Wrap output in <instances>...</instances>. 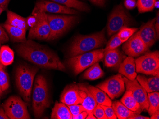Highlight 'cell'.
<instances>
[{"label": "cell", "mask_w": 159, "mask_h": 119, "mask_svg": "<svg viewBox=\"0 0 159 119\" xmlns=\"http://www.w3.org/2000/svg\"><path fill=\"white\" fill-rule=\"evenodd\" d=\"M16 51L21 57L39 67L61 71L66 70V67L54 52L32 40L18 45Z\"/></svg>", "instance_id": "obj_1"}, {"label": "cell", "mask_w": 159, "mask_h": 119, "mask_svg": "<svg viewBox=\"0 0 159 119\" xmlns=\"http://www.w3.org/2000/svg\"><path fill=\"white\" fill-rule=\"evenodd\" d=\"M106 42L103 29L100 32L87 35H78L69 49L70 57L81 55L103 46Z\"/></svg>", "instance_id": "obj_2"}, {"label": "cell", "mask_w": 159, "mask_h": 119, "mask_svg": "<svg viewBox=\"0 0 159 119\" xmlns=\"http://www.w3.org/2000/svg\"><path fill=\"white\" fill-rule=\"evenodd\" d=\"M33 108L35 118L42 117L50 105L48 83L42 74L37 75L35 79L33 94Z\"/></svg>", "instance_id": "obj_3"}, {"label": "cell", "mask_w": 159, "mask_h": 119, "mask_svg": "<svg viewBox=\"0 0 159 119\" xmlns=\"http://www.w3.org/2000/svg\"><path fill=\"white\" fill-rule=\"evenodd\" d=\"M39 69L28 65H20L16 72V85L23 99L27 104L31 102L35 76Z\"/></svg>", "instance_id": "obj_4"}, {"label": "cell", "mask_w": 159, "mask_h": 119, "mask_svg": "<svg viewBox=\"0 0 159 119\" xmlns=\"http://www.w3.org/2000/svg\"><path fill=\"white\" fill-rule=\"evenodd\" d=\"M50 28V34L47 40L58 39L72 27L78 20L76 15H52L47 14Z\"/></svg>", "instance_id": "obj_5"}, {"label": "cell", "mask_w": 159, "mask_h": 119, "mask_svg": "<svg viewBox=\"0 0 159 119\" xmlns=\"http://www.w3.org/2000/svg\"><path fill=\"white\" fill-rule=\"evenodd\" d=\"M104 57V49H100L70 57L67 61L68 66L77 75L93 65L102 61Z\"/></svg>", "instance_id": "obj_6"}, {"label": "cell", "mask_w": 159, "mask_h": 119, "mask_svg": "<svg viewBox=\"0 0 159 119\" xmlns=\"http://www.w3.org/2000/svg\"><path fill=\"white\" fill-rule=\"evenodd\" d=\"M32 15L35 21L29 32V40H47L51 31L46 12L35 7Z\"/></svg>", "instance_id": "obj_7"}, {"label": "cell", "mask_w": 159, "mask_h": 119, "mask_svg": "<svg viewBox=\"0 0 159 119\" xmlns=\"http://www.w3.org/2000/svg\"><path fill=\"white\" fill-rule=\"evenodd\" d=\"M132 23L133 19L127 11L121 4L118 5L113 9L108 19L107 25L108 36H111Z\"/></svg>", "instance_id": "obj_8"}, {"label": "cell", "mask_w": 159, "mask_h": 119, "mask_svg": "<svg viewBox=\"0 0 159 119\" xmlns=\"http://www.w3.org/2000/svg\"><path fill=\"white\" fill-rule=\"evenodd\" d=\"M136 72L152 76L159 75V51L149 52L135 59Z\"/></svg>", "instance_id": "obj_9"}, {"label": "cell", "mask_w": 159, "mask_h": 119, "mask_svg": "<svg viewBox=\"0 0 159 119\" xmlns=\"http://www.w3.org/2000/svg\"><path fill=\"white\" fill-rule=\"evenodd\" d=\"M3 109L9 119H31L26 104L18 96L9 97L4 103Z\"/></svg>", "instance_id": "obj_10"}, {"label": "cell", "mask_w": 159, "mask_h": 119, "mask_svg": "<svg viewBox=\"0 0 159 119\" xmlns=\"http://www.w3.org/2000/svg\"><path fill=\"white\" fill-rule=\"evenodd\" d=\"M96 87L105 92L111 99L120 96L125 91V83L121 74L113 75Z\"/></svg>", "instance_id": "obj_11"}, {"label": "cell", "mask_w": 159, "mask_h": 119, "mask_svg": "<svg viewBox=\"0 0 159 119\" xmlns=\"http://www.w3.org/2000/svg\"><path fill=\"white\" fill-rule=\"evenodd\" d=\"M126 90L131 91L133 96L137 102L140 104L142 111H148L149 108V100L148 95L145 89L141 86L137 80H133L123 77Z\"/></svg>", "instance_id": "obj_12"}, {"label": "cell", "mask_w": 159, "mask_h": 119, "mask_svg": "<svg viewBox=\"0 0 159 119\" xmlns=\"http://www.w3.org/2000/svg\"><path fill=\"white\" fill-rule=\"evenodd\" d=\"M149 49L138 36L137 32L122 46V50L125 54L132 57H139L147 52Z\"/></svg>", "instance_id": "obj_13"}, {"label": "cell", "mask_w": 159, "mask_h": 119, "mask_svg": "<svg viewBox=\"0 0 159 119\" xmlns=\"http://www.w3.org/2000/svg\"><path fill=\"white\" fill-rule=\"evenodd\" d=\"M84 94V91L80 89L78 85H70L66 87L62 92L60 101L67 106L81 104Z\"/></svg>", "instance_id": "obj_14"}, {"label": "cell", "mask_w": 159, "mask_h": 119, "mask_svg": "<svg viewBox=\"0 0 159 119\" xmlns=\"http://www.w3.org/2000/svg\"><path fill=\"white\" fill-rule=\"evenodd\" d=\"M35 7L44 12L51 13H62L71 15H76L78 13V11L74 9L70 8L56 2L46 0H41L37 2Z\"/></svg>", "instance_id": "obj_15"}, {"label": "cell", "mask_w": 159, "mask_h": 119, "mask_svg": "<svg viewBox=\"0 0 159 119\" xmlns=\"http://www.w3.org/2000/svg\"><path fill=\"white\" fill-rule=\"evenodd\" d=\"M155 21L156 17L147 22L137 32L138 36L148 48L153 46L158 39L155 28Z\"/></svg>", "instance_id": "obj_16"}, {"label": "cell", "mask_w": 159, "mask_h": 119, "mask_svg": "<svg viewBox=\"0 0 159 119\" xmlns=\"http://www.w3.org/2000/svg\"><path fill=\"white\" fill-rule=\"evenodd\" d=\"M125 58V56L118 49L104 51L103 59L107 67L119 68Z\"/></svg>", "instance_id": "obj_17"}, {"label": "cell", "mask_w": 159, "mask_h": 119, "mask_svg": "<svg viewBox=\"0 0 159 119\" xmlns=\"http://www.w3.org/2000/svg\"><path fill=\"white\" fill-rule=\"evenodd\" d=\"M118 71L128 79L134 80L137 76L135 59L130 57H125L120 65Z\"/></svg>", "instance_id": "obj_18"}, {"label": "cell", "mask_w": 159, "mask_h": 119, "mask_svg": "<svg viewBox=\"0 0 159 119\" xmlns=\"http://www.w3.org/2000/svg\"><path fill=\"white\" fill-rule=\"evenodd\" d=\"M136 80L147 93L158 92L159 90V75L147 78L143 75H138Z\"/></svg>", "instance_id": "obj_19"}, {"label": "cell", "mask_w": 159, "mask_h": 119, "mask_svg": "<svg viewBox=\"0 0 159 119\" xmlns=\"http://www.w3.org/2000/svg\"><path fill=\"white\" fill-rule=\"evenodd\" d=\"M4 24L25 30H27L29 27L27 18L9 10L7 11V20Z\"/></svg>", "instance_id": "obj_20"}, {"label": "cell", "mask_w": 159, "mask_h": 119, "mask_svg": "<svg viewBox=\"0 0 159 119\" xmlns=\"http://www.w3.org/2000/svg\"><path fill=\"white\" fill-rule=\"evenodd\" d=\"M78 85L80 89L84 91L85 92L84 96L81 104L85 109L88 114L93 113L94 109L97 105L96 100L92 93L88 90L87 86L84 84H79Z\"/></svg>", "instance_id": "obj_21"}, {"label": "cell", "mask_w": 159, "mask_h": 119, "mask_svg": "<svg viewBox=\"0 0 159 119\" xmlns=\"http://www.w3.org/2000/svg\"><path fill=\"white\" fill-rule=\"evenodd\" d=\"M51 118L52 119H72L73 115L66 105L62 103L56 102L52 109Z\"/></svg>", "instance_id": "obj_22"}, {"label": "cell", "mask_w": 159, "mask_h": 119, "mask_svg": "<svg viewBox=\"0 0 159 119\" xmlns=\"http://www.w3.org/2000/svg\"><path fill=\"white\" fill-rule=\"evenodd\" d=\"M87 88L93 96L97 104L111 106L112 102L111 100L103 91L93 86H87Z\"/></svg>", "instance_id": "obj_23"}, {"label": "cell", "mask_w": 159, "mask_h": 119, "mask_svg": "<svg viewBox=\"0 0 159 119\" xmlns=\"http://www.w3.org/2000/svg\"><path fill=\"white\" fill-rule=\"evenodd\" d=\"M3 27L9 35L12 41L22 43L27 40L26 39V30L20 29L6 24H4Z\"/></svg>", "instance_id": "obj_24"}, {"label": "cell", "mask_w": 159, "mask_h": 119, "mask_svg": "<svg viewBox=\"0 0 159 119\" xmlns=\"http://www.w3.org/2000/svg\"><path fill=\"white\" fill-rule=\"evenodd\" d=\"M120 102L132 112L137 113H140L142 112L140 104L134 99L131 91L126 90Z\"/></svg>", "instance_id": "obj_25"}, {"label": "cell", "mask_w": 159, "mask_h": 119, "mask_svg": "<svg viewBox=\"0 0 159 119\" xmlns=\"http://www.w3.org/2000/svg\"><path fill=\"white\" fill-rule=\"evenodd\" d=\"M112 108L114 110L117 118L119 119H129L135 113L128 109L125 105L120 101H115L112 104Z\"/></svg>", "instance_id": "obj_26"}, {"label": "cell", "mask_w": 159, "mask_h": 119, "mask_svg": "<svg viewBox=\"0 0 159 119\" xmlns=\"http://www.w3.org/2000/svg\"><path fill=\"white\" fill-rule=\"evenodd\" d=\"M56 2L70 8L77 10L80 11L88 12L90 9L86 3L79 0H52Z\"/></svg>", "instance_id": "obj_27"}, {"label": "cell", "mask_w": 159, "mask_h": 119, "mask_svg": "<svg viewBox=\"0 0 159 119\" xmlns=\"http://www.w3.org/2000/svg\"><path fill=\"white\" fill-rule=\"evenodd\" d=\"M104 72L101 68L99 62H97L91 66L89 69L85 72L83 77L85 79L95 80L102 78Z\"/></svg>", "instance_id": "obj_28"}, {"label": "cell", "mask_w": 159, "mask_h": 119, "mask_svg": "<svg viewBox=\"0 0 159 119\" xmlns=\"http://www.w3.org/2000/svg\"><path fill=\"white\" fill-rule=\"evenodd\" d=\"M13 50L8 46H2L1 48L0 61L4 66L11 65L14 60Z\"/></svg>", "instance_id": "obj_29"}, {"label": "cell", "mask_w": 159, "mask_h": 119, "mask_svg": "<svg viewBox=\"0 0 159 119\" xmlns=\"http://www.w3.org/2000/svg\"><path fill=\"white\" fill-rule=\"evenodd\" d=\"M149 100L148 113L150 115L159 110V93L158 92H152L148 94Z\"/></svg>", "instance_id": "obj_30"}, {"label": "cell", "mask_w": 159, "mask_h": 119, "mask_svg": "<svg viewBox=\"0 0 159 119\" xmlns=\"http://www.w3.org/2000/svg\"><path fill=\"white\" fill-rule=\"evenodd\" d=\"M156 0H137V5L140 13L152 11L154 9Z\"/></svg>", "instance_id": "obj_31"}, {"label": "cell", "mask_w": 159, "mask_h": 119, "mask_svg": "<svg viewBox=\"0 0 159 119\" xmlns=\"http://www.w3.org/2000/svg\"><path fill=\"white\" fill-rule=\"evenodd\" d=\"M4 66L0 61V87L2 92H4L9 87L8 76L5 71Z\"/></svg>", "instance_id": "obj_32"}, {"label": "cell", "mask_w": 159, "mask_h": 119, "mask_svg": "<svg viewBox=\"0 0 159 119\" xmlns=\"http://www.w3.org/2000/svg\"><path fill=\"white\" fill-rule=\"evenodd\" d=\"M137 28H124L120 30L117 34L118 36L121 40L122 43L125 42L131 38L133 35L138 31Z\"/></svg>", "instance_id": "obj_33"}, {"label": "cell", "mask_w": 159, "mask_h": 119, "mask_svg": "<svg viewBox=\"0 0 159 119\" xmlns=\"http://www.w3.org/2000/svg\"><path fill=\"white\" fill-rule=\"evenodd\" d=\"M122 43V41L118 36L117 34L114 35L109 41L108 42L106 48L104 49V51L117 49Z\"/></svg>", "instance_id": "obj_34"}, {"label": "cell", "mask_w": 159, "mask_h": 119, "mask_svg": "<svg viewBox=\"0 0 159 119\" xmlns=\"http://www.w3.org/2000/svg\"><path fill=\"white\" fill-rule=\"evenodd\" d=\"M69 109L71 113V114L73 115V117L76 116L78 114L81 113L84 111H86L83 105L82 104L70 105H68Z\"/></svg>", "instance_id": "obj_35"}, {"label": "cell", "mask_w": 159, "mask_h": 119, "mask_svg": "<svg viewBox=\"0 0 159 119\" xmlns=\"http://www.w3.org/2000/svg\"><path fill=\"white\" fill-rule=\"evenodd\" d=\"M93 113L97 119H108L107 116L105 115L104 110L99 104H97L96 107L94 109Z\"/></svg>", "instance_id": "obj_36"}, {"label": "cell", "mask_w": 159, "mask_h": 119, "mask_svg": "<svg viewBox=\"0 0 159 119\" xmlns=\"http://www.w3.org/2000/svg\"><path fill=\"white\" fill-rule=\"evenodd\" d=\"M101 107L104 110L105 115L107 116V118L109 119H116V116L115 115L113 108L111 106H105L103 105H100Z\"/></svg>", "instance_id": "obj_37"}, {"label": "cell", "mask_w": 159, "mask_h": 119, "mask_svg": "<svg viewBox=\"0 0 159 119\" xmlns=\"http://www.w3.org/2000/svg\"><path fill=\"white\" fill-rule=\"evenodd\" d=\"M9 40L8 35L5 32L3 27L0 25V43H6Z\"/></svg>", "instance_id": "obj_38"}, {"label": "cell", "mask_w": 159, "mask_h": 119, "mask_svg": "<svg viewBox=\"0 0 159 119\" xmlns=\"http://www.w3.org/2000/svg\"><path fill=\"white\" fill-rule=\"evenodd\" d=\"M124 4L126 8L129 10L134 9L137 5L136 0H125Z\"/></svg>", "instance_id": "obj_39"}, {"label": "cell", "mask_w": 159, "mask_h": 119, "mask_svg": "<svg viewBox=\"0 0 159 119\" xmlns=\"http://www.w3.org/2000/svg\"><path fill=\"white\" fill-rule=\"evenodd\" d=\"M92 3L96 6L103 7L106 4V0H89Z\"/></svg>", "instance_id": "obj_40"}, {"label": "cell", "mask_w": 159, "mask_h": 119, "mask_svg": "<svg viewBox=\"0 0 159 119\" xmlns=\"http://www.w3.org/2000/svg\"><path fill=\"white\" fill-rule=\"evenodd\" d=\"M155 28L157 34V39L159 38V12H157V16L156 17V21L155 23Z\"/></svg>", "instance_id": "obj_41"}, {"label": "cell", "mask_w": 159, "mask_h": 119, "mask_svg": "<svg viewBox=\"0 0 159 119\" xmlns=\"http://www.w3.org/2000/svg\"><path fill=\"white\" fill-rule=\"evenodd\" d=\"M88 113L86 111H85L77 115L76 116L73 117L72 119H85L88 115Z\"/></svg>", "instance_id": "obj_42"}, {"label": "cell", "mask_w": 159, "mask_h": 119, "mask_svg": "<svg viewBox=\"0 0 159 119\" xmlns=\"http://www.w3.org/2000/svg\"><path fill=\"white\" fill-rule=\"evenodd\" d=\"M150 118L146 116H142L140 113H135L129 119H150Z\"/></svg>", "instance_id": "obj_43"}, {"label": "cell", "mask_w": 159, "mask_h": 119, "mask_svg": "<svg viewBox=\"0 0 159 119\" xmlns=\"http://www.w3.org/2000/svg\"><path fill=\"white\" fill-rule=\"evenodd\" d=\"M10 1L11 0H0V6H2L6 10Z\"/></svg>", "instance_id": "obj_44"}, {"label": "cell", "mask_w": 159, "mask_h": 119, "mask_svg": "<svg viewBox=\"0 0 159 119\" xmlns=\"http://www.w3.org/2000/svg\"><path fill=\"white\" fill-rule=\"evenodd\" d=\"M9 117H8L5 113V111L3 108L0 107V119H9Z\"/></svg>", "instance_id": "obj_45"}, {"label": "cell", "mask_w": 159, "mask_h": 119, "mask_svg": "<svg viewBox=\"0 0 159 119\" xmlns=\"http://www.w3.org/2000/svg\"><path fill=\"white\" fill-rule=\"evenodd\" d=\"M151 119H159V111H156L153 114L151 115Z\"/></svg>", "instance_id": "obj_46"}, {"label": "cell", "mask_w": 159, "mask_h": 119, "mask_svg": "<svg viewBox=\"0 0 159 119\" xmlns=\"http://www.w3.org/2000/svg\"><path fill=\"white\" fill-rule=\"evenodd\" d=\"M86 119H96V117L94 116V115L93 114V113H89L87 116Z\"/></svg>", "instance_id": "obj_47"}, {"label": "cell", "mask_w": 159, "mask_h": 119, "mask_svg": "<svg viewBox=\"0 0 159 119\" xmlns=\"http://www.w3.org/2000/svg\"><path fill=\"white\" fill-rule=\"evenodd\" d=\"M154 8H159V1H156L154 4Z\"/></svg>", "instance_id": "obj_48"}, {"label": "cell", "mask_w": 159, "mask_h": 119, "mask_svg": "<svg viewBox=\"0 0 159 119\" xmlns=\"http://www.w3.org/2000/svg\"><path fill=\"white\" fill-rule=\"evenodd\" d=\"M5 10V9L4 8L2 7V6H0V15H1L2 13V12Z\"/></svg>", "instance_id": "obj_49"}, {"label": "cell", "mask_w": 159, "mask_h": 119, "mask_svg": "<svg viewBox=\"0 0 159 119\" xmlns=\"http://www.w3.org/2000/svg\"><path fill=\"white\" fill-rule=\"evenodd\" d=\"M2 91L1 88V87H0V96L2 94Z\"/></svg>", "instance_id": "obj_50"}, {"label": "cell", "mask_w": 159, "mask_h": 119, "mask_svg": "<svg viewBox=\"0 0 159 119\" xmlns=\"http://www.w3.org/2000/svg\"><path fill=\"white\" fill-rule=\"evenodd\" d=\"M1 44L0 43V56H1Z\"/></svg>", "instance_id": "obj_51"}]
</instances>
